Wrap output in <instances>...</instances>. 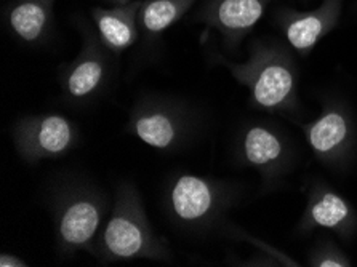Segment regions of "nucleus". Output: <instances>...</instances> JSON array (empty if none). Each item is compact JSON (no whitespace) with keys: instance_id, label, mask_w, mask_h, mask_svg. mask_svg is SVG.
Masks as SVG:
<instances>
[{"instance_id":"f257e3e1","label":"nucleus","mask_w":357,"mask_h":267,"mask_svg":"<svg viewBox=\"0 0 357 267\" xmlns=\"http://www.w3.org/2000/svg\"><path fill=\"white\" fill-rule=\"evenodd\" d=\"M93 253L105 263L172 259L169 247L148 220L142 194L135 184L122 181L116 188L109 218L101 229Z\"/></svg>"},{"instance_id":"f03ea898","label":"nucleus","mask_w":357,"mask_h":267,"mask_svg":"<svg viewBox=\"0 0 357 267\" xmlns=\"http://www.w3.org/2000/svg\"><path fill=\"white\" fill-rule=\"evenodd\" d=\"M221 63L250 93L257 107L268 112H295L298 100V69L284 45L258 40L243 63Z\"/></svg>"},{"instance_id":"7ed1b4c3","label":"nucleus","mask_w":357,"mask_h":267,"mask_svg":"<svg viewBox=\"0 0 357 267\" xmlns=\"http://www.w3.org/2000/svg\"><path fill=\"white\" fill-rule=\"evenodd\" d=\"M106 213L107 199L93 184L74 179L58 186L53 194V221L59 254L93 253Z\"/></svg>"},{"instance_id":"20e7f679","label":"nucleus","mask_w":357,"mask_h":267,"mask_svg":"<svg viewBox=\"0 0 357 267\" xmlns=\"http://www.w3.org/2000/svg\"><path fill=\"white\" fill-rule=\"evenodd\" d=\"M237 201V190L220 179L181 173L165 188L164 205L172 222L192 232H202L223 220Z\"/></svg>"},{"instance_id":"39448f33","label":"nucleus","mask_w":357,"mask_h":267,"mask_svg":"<svg viewBox=\"0 0 357 267\" xmlns=\"http://www.w3.org/2000/svg\"><path fill=\"white\" fill-rule=\"evenodd\" d=\"M194 119L181 102L165 98H144L132 109L128 132L155 151L180 149L192 133Z\"/></svg>"},{"instance_id":"423d86ee","label":"nucleus","mask_w":357,"mask_h":267,"mask_svg":"<svg viewBox=\"0 0 357 267\" xmlns=\"http://www.w3.org/2000/svg\"><path fill=\"white\" fill-rule=\"evenodd\" d=\"M301 128L312 154L324 165L343 168L354 157L356 122L343 102L328 101L319 117Z\"/></svg>"},{"instance_id":"0eeeda50","label":"nucleus","mask_w":357,"mask_h":267,"mask_svg":"<svg viewBox=\"0 0 357 267\" xmlns=\"http://www.w3.org/2000/svg\"><path fill=\"white\" fill-rule=\"evenodd\" d=\"M13 141L21 159L37 163L66 155L79 143V130L61 114L26 116L15 125Z\"/></svg>"},{"instance_id":"6e6552de","label":"nucleus","mask_w":357,"mask_h":267,"mask_svg":"<svg viewBox=\"0 0 357 267\" xmlns=\"http://www.w3.org/2000/svg\"><path fill=\"white\" fill-rule=\"evenodd\" d=\"M237 159L255 170L264 186H274L290 168L291 149L278 130L263 123L247 125L237 139Z\"/></svg>"},{"instance_id":"1a4fd4ad","label":"nucleus","mask_w":357,"mask_h":267,"mask_svg":"<svg viewBox=\"0 0 357 267\" xmlns=\"http://www.w3.org/2000/svg\"><path fill=\"white\" fill-rule=\"evenodd\" d=\"M105 48L98 34L84 29L82 48L59 75L61 90L68 100L86 102L101 93L109 77V59Z\"/></svg>"},{"instance_id":"9d476101","label":"nucleus","mask_w":357,"mask_h":267,"mask_svg":"<svg viewBox=\"0 0 357 267\" xmlns=\"http://www.w3.org/2000/svg\"><path fill=\"white\" fill-rule=\"evenodd\" d=\"M306 206L298 221V232L330 231L342 238H351L357 232V211L332 186L314 181L307 189Z\"/></svg>"},{"instance_id":"9b49d317","label":"nucleus","mask_w":357,"mask_h":267,"mask_svg":"<svg viewBox=\"0 0 357 267\" xmlns=\"http://www.w3.org/2000/svg\"><path fill=\"white\" fill-rule=\"evenodd\" d=\"M342 12L343 0H322L319 7L307 12L282 10L278 15V24L291 50L305 58L335 29Z\"/></svg>"},{"instance_id":"f8f14e48","label":"nucleus","mask_w":357,"mask_h":267,"mask_svg":"<svg viewBox=\"0 0 357 267\" xmlns=\"http://www.w3.org/2000/svg\"><path fill=\"white\" fill-rule=\"evenodd\" d=\"M269 3L271 0H205L199 18L218 32L226 47L234 48L261 21Z\"/></svg>"},{"instance_id":"ddd939ff","label":"nucleus","mask_w":357,"mask_h":267,"mask_svg":"<svg viewBox=\"0 0 357 267\" xmlns=\"http://www.w3.org/2000/svg\"><path fill=\"white\" fill-rule=\"evenodd\" d=\"M139 8L142 2L121 3L111 8H95L91 20L106 50L122 53L139 37Z\"/></svg>"},{"instance_id":"4468645a","label":"nucleus","mask_w":357,"mask_h":267,"mask_svg":"<svg viewBox=\"0 0 357 267\" xmlns=\"http://www.w3.org/2000/svg\"><path fill=\"white\" fill-rule=\"evenodd\" d=\"M56 0H12L5 20L20 42L39 45L50 36L55 21Z\"/></svg>"},{"instance_id":"2eb2a0df","label":"nucleus","mask_w":357,"mask_h":267,"mask_svg":"<svg viewBox=\"0 0 357 267\" xmlns=\"http://www.w3.org/2000/svg\"><path fill=\"white\" fill-rule=\"evenodd\" d=\"M196 0H144L139 8V27L146 36L155 37L176 24Z\"/></svg>"},{"instance_id":"dca6fc26","label":"nucleus","mask_w":357,"mask_h":267,"mask_svg":"<svg viewBox=\"0 0 357 267\" xmlns=\"http://www.w3.org/2000/svg\"><path fill=\"white\" fill-rule=\"evenodd\" d=\"M311 267H351L353 263L337 243L330 241L319 242L307 256Z\"/></svg>"},{"instance_id":"f3484780","label":"nucleus","mask_w":357,"mask_h":267,"mask_svg":"<svg viewBox=\"0 0 357 267\" xmlns=\"http://www.w3.org/2000/svg\"><path fill=\"white\" fill-rule=\"evenodd\" d=\"M0 266L2 267H28L29 264L26 263L23 258L12 253H2L0 254Z\"/></svg>"},{"instance_id":"a211bd4d","label":"nucleus","mask_w":357,"mask_h":267,"mask_svg":"<svg viewBox=\"0 0 357 267\" xmlns=\"http://www.w3.org/2000/svg\"><path fill=\"white\" fill-rule=\"evenodd\" d=\"M109 2H114V3H128V2H132V0H109Z\"/></svg>"}]
</instances>
